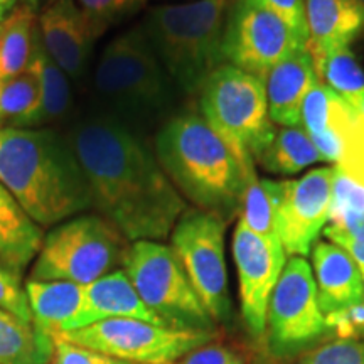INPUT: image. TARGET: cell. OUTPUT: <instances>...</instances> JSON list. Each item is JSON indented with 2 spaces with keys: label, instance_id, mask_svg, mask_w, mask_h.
<instances>
[{
  "label": "cell",
  "instance_id": "cell-1",
  "mask_svg": "<svg viewBox=\"0 0 364 364\" xmlns=\"http://www.w3.org/2000/svg\"><path fill=\"white\" fill-rule=\"evenodd\" d=\"M75 150L98 215L130 243L169 238L189 204L159 164L154 144L108 113L73 127Z\"/></svg>",
  "mask_w": 364,
  "mask_h": 364
},
{
  "label": "cell",
  "instance_id": "cell-2",
  "mask_svg": "<svg viewBox=\"0 0 364 364\" xmlns=\"http://www.w3.org/2000/svg\"><path fill=\"white\" fill-rule=\"evenodd\" d=\"M0 184L41 228L93 209L70 139L53 129H0Z\"/></svg>",
  "mask_w": 364,
  "mask_h": 364
},
{
  "label": "cell",
  "instance_id": "cell-3",
  "mask_svg": "<svg viewBox=\"0 0 364 364\" xmlns=\"http://www.w3.org/2000/svg\"><path fill=\"white\" fill-rule=\"evenodd\" d=\"M154 150L186 203L228 223L238 216L243 169L196 108L174 113L154 135Z\"/></svg>",
  "mask_w": 364,
  "mask_h": 364
},
{
  "label": "cell",
  "instance_id": "cell-4",
  "mask_svg": "<svg viewBox=\"0 0 364 364\" xmlns=\"http://www.w3.org/2000/svg\"><path fill=\"white\" fill-rule=\"evenodd\" d=\"M108 115L145 135L177 113L176 86L136 24L108 43L93 75Z\"/></svg>",
  "mask_w": 364,
  "mask_h": 364
},
{
  "label": "cell",
  "instance_id": "cell-5",
  "mask_svg": "<svg viewBox=\"0 0 364 364\" xmlns=\"http://www.w3.org/2000/svg\"><path fill=\"white\" fill-rule=\"evenodd\" d=\"M230 4L191 0L157 6L139 24L181 97L198 98L209 76L226 65L223 34Z\"/></svg>",
  "mask_w": 364,
  "mask_h": 364
},
{
  "label": "cell",
  "instance_id": "cell-6",
  "mask_svg": "<svg viewBox=\"0 0 364 364\" xmlns=\"http://www.w3.org/2000/svg\"><path fill=\"white\" fill-rule=\"evenodd\" d=\"M198 112L233 152L245 176L257 169L255 156L275 129L262 80L223 65L199 91Z\"/></svg>",
  "mask_w": 364,
  "mask_h": 364
},
{
  "label": "cell",
  "instance_id": "cell-7",
  "mask_svg": "<svg viewBox=\"0 0 364 364\" xmlns=\"http://www.w3.org/2000/svg\"><path fill=\"white\" fill-rule=\"evenodd\" d=\"M129 245L120 230L98 213L73 216L44 236L29 280L90 285L122 268Z\"/></svg>",
  "mask_w": 364,
  "mask_h": 364
},
{
  "label": "cell",
  "instance_id": "cell-8",
  "mask_svg": "<svg viewBox=\"0 0 364 364\" xmlns=\"http://www.w3.org/2000/svg\"><path fill=\"white\" fill-rule=\"evenodd\" d=\"M122 270L164 326L179 331L218 332V326L196 294L171 245L134 241L127 248Z\"/></svg>",
  "mask_w": 364,
  "mask_h": 364
},
{
  "label": "cell",
  "instance_id": "cell-9",
  "mask_svg": "<svg viewBox=\"0 0 364 364\" xmlns=\"http://www.w3.org/2000/svg\"><path fill=\"white\" fill-rule=\"evenodd\" d=\"M228 225L215 213L188 206L169 236L172 250L218 327L230 326L235 318L226 267Z\"/></svg>",
  "mask_w": 364,
  "mask_h": 364
},
{
  "label": "cell",
  "instance_id": "cell-10",
  "mask_svg": "<svg viewBox=\"0 0 364 364\" xmlns=\"http://www.w3.org/2000/svg\"><path fill=\"white\" fill-rule=\"evenodd\" d=\"M327 336L326 316L307 258L289 257L267 314L265 343L272 358H300Z\"/></svg>",
  "mask_w": 364,
  "mask_h": 364
},
{
  "label": "cell",
  "instance_id": "cell-11",
  "mask_svg": "<svg viewBox=\"0 0 364 364\" xmlns=\"http://www.w3.org/2000/svg\"><path fill=\"white\" fill-rule=\"evenodd\" d=\"M58 336L129 364H176L193 349L216 339L218 332L179 331L140 318H110Z\"/></svg>",
  "mask_w": 364,
  "mask_h": 364
},
{
  "label": "cell",
  "instance_id": "cell-12",
  "mask_svg": "<svg viewBox=\"0 0 364 364\" xmlns=\"http://www.w3.org/2000/svg\"><path fill=\"white\" fill-rule=\"evenodd\" d=\"M297 49H307L275 14L252 0H233L226 14L223 53L226 65L265 83L268 73Z\"/></svg>",
  "mask_w": 364,
  "mask_h": 364
},
{
  "label": "cell",
  "instance_id": "cell-13",
  "mask_svg": "<svg viewBox=\"0 0 364 364\" xmlns=\"http://www.w3.org/2000/svg\"><path fill=\"white\" fill-rule=\"evenodd\" d=\"M238 277L240 314L253 339H265L267 314L273 289L289 260L279 236H262L238 221L231 240Z\"/></svg>",
  "mask_w": 364,
  "mask_h": 364
},
{
  "label": "cell",
  "instance_id": "cell-14",
  "mask_svg": "<svg viewBox=\"0 0 364 364\" xmlns=\"http://www.w3.org/2000/svg\"><path fill=\"white\" fill-rule=\"evenodd\" d=\"M334 188V166L307 171L299 179L284 181L277 215V236L287 257L311 255L329 223Z\"/></svg>",
  "mask_w": 364,
  "mask_h": 364
},
{
  "label": "cell",
  "instance_id": "cell-15",
  "mask_svg": "<svg viewBox=\"0 0 364 364\" xmlns=\"http://www.w3.org/2000/svg\"><path fill=\"white\" fill-rule=\"evenodd\" d=\"M103 33L76 0H51L38 12V34L46 53L75 83L85 80L93 44Z\"/></svg>",
  "mask_w": 364,
  "mask_h": 364
},
{
  "label": "cell",
  "instance_id": "cell-16",
  "mask_svg": "<svg viewBox=\"0 0 364 364\" xmlns=\"http://www.w3.org/2000/svg\"><path fill=\"white\" fill-rule=\"evenodd\" d=\"M318 81L307 49H297L268 73L265 80L268 117L277 127H300L302 107Z\"/></svg>",
  "mask_w": 364,
  "mask_h": 364
},
{
  "label": "cell",
  "instance_id": "cell-17",
  "mask_svg": "<svg viewBox=\"0 0 364 364\" xmlns=\"http://www.w3.org/2000/svg\"><path fill=\"white\" fill-rule=\"evenodd\" d=\"M312 273L324 316L364 300V282L348 252L329 240H318L312 252Z\"/></svg>",
  "mask_w": 364,
  "mask_h": 364
},
{
  "label": "cell",
  "instance_id": "cell-18",
  "mask_svg": "<svg viewBox=\"0 0 364 364\" xmlns=\"http://www.w3.org/2000/svg\"><path fill=\"white\" fill-rule=\"evenodd\" d=\"M307 51L316 63L332 49L353 46L364 34L361 0H306Z\"/></svg>",
  "mask_w": 364,
  "mask_h": 364
},
{
  "label": "cell",
  "instance_id": "cell-19",
  "mask_svg": "<svg viewBox=\"0 0 364 364\" xmlns=\"http://www.w3.org/2000/svg\"><path fill=\"white\" fill-rule=\"evenodd\" d=\"M110 318H140L162 324L156 314L145 306L122 268L85 285L83 309L76 318L75 331Z\"/></svg>",
  "mask_w": 364,
  "mask_h": 364
},
{
  "label": "cell",
  "instance_id": "cell-20",
  "mask_svg": "<svg viewBox=\"0 0 364 364\" xmlns=\"http://www.w3.org/2000/svg\"><path fill=\"white\" fill-rule=\"evenodd\" d=\"M43 240L41 226L0 184V268L22 280L38 257Z\"/></svg>",
  "mask_w": 364,
  "mask_h": 364
},
{
  "label": "cell",
  "instance_id": "cell-21",
  "mask_svg": "<svg viewBox=\"0 0 364 364\" xmlns=\"http://www.w3.org/2000/svg\"><path fill=\"white\" fill-rule=\"evenodd\" d=\"M33 324L51 338L75 331L85 300V285L71 282H26Z\"/></svg>",
  "mask_w": 364,
  "mask_h": 364
},
{
  "label": "cell",
  "instance_id": "cell-22",
  "mask_svg": "<svg viewBox=\"0 0 364 364\" xmlns=\"http://www.w3.org/2000/svg\"><path fill=\"white\" fill-rule=\"evenodd\" d=\"M27 68L36 75L41 90L39 110L27 129H44V127L65 120L73 108L71 80L46 53L38 34V24H36L33 54H31Z\"/></svg>",
  "mask_w": 364,
  "mask_h": 364
},
{
  "label": "cell",
  "instance_id": "cell-23",
  "mask_svg": "<svg viewBox=\"0 0 364 364\" xmlns=\"http://www.w3.org/2000/svg\"><path fill=\"white\" fill-rule=\"evenodd\" d=\"M322 161L302 127H277L255 156V166L275 176H297Z\"/></svg>",
  "mask_w": 364,
  "mask_h": 364
},
{
  "label": "cell",
  "instance_id": "cell-24",
  "mask_svg": "<svg viewBox=\"0 0 364 364\" xmlns=\"http://www.w3.org/2000/svg\"><path fill=\"white\" fill-rule=\"evenodd\" d=\"M38 12L21 2L0 22V83L16 78L29 66Z\"/></svg>",
  "mask_w": 364,
  "mask_h": 364
},
{
  "label": "cell",
  "instance_id": "cell-25",
  "mask_svg": "<svg viewBox=\"0 0 364 364\" xmlns=\"http://www.w3.org/2000/svg\"><path fill=\"white\" fill-rule=\"evenodd\" d=\"M53 349L51 336L0 309V364H49Z\"/></svg>",
  "mask_w": 364,
  "mask_h": 364
},
{
  "label": "cell",
  "instance_id": "cell-26",
  "mask_svg": "<svg viewBox=\"0 0 364 364\" xmlns=\"http://www.w3.org/2000/svg\"><path fill=\"white\" fill-rule=\"evenodd\" d=\"M284 194V181L260 177L255 169L245 176L238 221L253 233L277 236V215Z\"/></svg>",
  "mask_w": 364,
  "mask_h": 364
},
{
  "label": "cell",
  "instance_id": "cell-27",
  "mask_svg": "<svg viewBox=\"0 0 364 364\" xmlns=\"http://www.w3.org/2000/svg\"><path fill=\"white\" fill-rule=\"evenodd\" d=\"M314 68L321 83L329 86L349 107L359 112L364 103V68L353 46L332 49L314 63Z\"/></svg>",
  "mask_w": 364,
  "mask_h": 364
},
{
  "label": "cell",
  "instance_id": "cell-28",
  "mask_svg": "<svg viewBox=\"0 0 364 364\" xmlns=\"http://www.w3.org/2000/svg\"><path fill=\"white\" fill-rule=\"evenodd\" d=\"M38 78L27 68L16 78L0 83V129H27L39 110Z\"/></svg>",
  "mask_w": 364,
  "mask_h": 364
},
{
  "label": "cell",
  "instance_id": "cell-29",
  "mask_svg": "<svg viewBox=\"0 0 364 364\" xmlns=\"http://www.w3.org/2000/svg\"><path fill=\"white\" fill-rule=\"evenodd\" d=\"M300 364H364V341L331 339L300 356Z\"/></svg>",
  "mask_w": 364,
  "mask_h": 364
},
{
  "label": "cell",
  "instance_id": "cell-30",
  "mask_svg": "<svg viewBox=\"0 0 364 364\" xmlns=\"http://www.w3.org/2000/svg\"><path fill=\"white\" fill-rule=\"evenodd\" d=\"M76 2L91 19L107 31L115 22L134 16L145 6L147 0H76Z\"/></svg>",
  "mask_w": 364,
  "mask_h": 364
},
{
  "label": "cell",
  "instance_id": "cell-31",
  "mask_svg": "<svg viewBox=\"0 0 364 364\" xmlns=\"http://www.w3.org/2000/svg\"><path fill=\"white\" fill-rule=\"evenodd\" d=\"M176 364H248V356L238 346L213 339L182 356Z\"/></svg>",
  "mask_w": 364,
  "mask_h": 364
},
{
  "label": "cell",
  "instance_id": "cell-32",
  "mask_svg": "<svg viewBox=\"0 0 364 364\" xmlns=\"http://www.w3.org/2000/svg\"><path fill=\"white\" fill-rule=\"evenodd\" d=\"M53 339L54 349L49 364H129L86 346L73 343L63 336H54Z\"/></svg>",
  "mask_w": 364,
  "mask_h": 364
},
{
  "label": "cell",
  "instance_id": "cell-33",
  "mask_svg": "<svg viewBox=\"0 0 364 364\" xmlns=\"http://www.w3.org/2000/svg\"><path fill=\"white\" fill-rule=\"evenodd\" d=\"M327 334L334 339L364 341V300L326 316Z\"/></svg>",
  "mask_w": 364,
  "mask_h": 364
},
{
  "label": "cell",
  "instance_id": "cell-34",
  "mask_svg": "<svg viewBox=\"0 0 364 364\" xmlns=\"http://www.w3.org/2000/svg\"><path fill=\"white\" fill-rule=\"evenodd\" d=\"M267 11L275 14L289 26L304 48H307V24H306V0H252Z\"/></svg>",
  "mask_w": 364,
  "mask_h": 364
},
{
  "label": "cell",
  "instance_id": "cell-35",
  "mask_svg": "<svg viewBox=\"0 0 364 364\" xmlns=\"http://www.w3.org/2000/svg\"><path fill=\"white\" fill-rule=\"evenodd\" d=\"M0 309L21 317L22 321L33 322L26 285L22 284L21 279L14 277L4 268H0Z\"/></svg>",
  "mask_w": 364,
  "mask_h": 364
},
{
  "label": "cell",
  "instance_id": "cell-36",
  "mask_svg": "<svg viewBox=\"0 0 364 364\" xmlns=\"http://www.w3.org/2000/svg\"><path fill=\"white\" fill-rule=\"evenodd\" d=\"M332 243H336L338 247L348 252L349 257L353 258V262L356 263L359 273H361V279L364 282V238L363 240H354V238H332L329 240Z\"/></svg>",
  "mask_w": 364,
  "mask_h": 364
},
{
  "label": "cell",
  "instance_id": "cell-37",
  "mask_svg": "<svg viewBox=\"0 0 364 364\" xmlns=\"http://www.w3.org/2000/svg\"><path fill=\"white\" fill-rule=\"evenodd\" d=\"M17 4H19V0H0V12L7 16V14L17 6Z\"/></svg>",
  "mask_w": 364,
  "mask_h": 364
},
{
  "label": "cell",
  "instance_id": "cell-38",
  "mask_svg": "<svg viewBox=\"0 0 364 364\" xmlns=\"http://www.w3.org/2000/svg\"><path fill=\"white\" fill-rule=\"evenodd\" d=\"M22 2L27 4L31 9H34L36 12H39V9H43L46 4L51 2V0H22Z\"/></svg>",
  "mask_w": 364,
  "mask_h": 364
},
{
  "label": "cell",
  "instance_id": "cell-39",
  "mask_svg": "<svg viewBox=\"0 0 364 364\" xmlns=\"http://www.w3.org/2000/svg\"><path fill=\"white\" fill-rule=\"evenodd\" d=\"M359 115H361L364 118V103L361 105V108H359Z\"/></svg>",
  "mask_w": 364,
  "mask_h": 364
},
{
  "label": "cell",
  "instance_id": "cell-40",
  "mask_svg": "<svg viewBox=\"0 0 364 364\" xmlns=\"http://www.w3.org/2000/svg\"><path fill=\"white\" fill-rule=\"evenodd\" d=\"M4 19H6V14H2V12H0V22H2Z\"/></svg>",
  "mask_w": 364,
  "mask_h": 364
},
{
  "label": "cell",
  "instance_id": "cell-41",
  "mask_svg": "<svg viewBox=\"0 0 364 364\" xmlns=\"http://www.w3.org/2000/svg\"><path fill=\"white\" fill-rule=\"evenodd\" d=\"M226 2H233V0H226Z\"/></svg>",
  "mask_w": 364,
  "mask_h": 364
},
{
  "label": "cell",
  "instance_id": "cell-42",
  "mask_svg": "<svg viewBox=\"0 0 364 364\" xmlns=\"http://www.w3.org/2000/svg\"><path fill=\"white\" fill-rule=\"evenodd\" d=\"M186 2H191V0H186Z\"/></svg>",
  "mask_w": 364,
  "mask_h": 364
},
{
  "label": "cell",
  "instance_id": "cell-43",
  "mask_svg": "<svg viewBox=\"0 0 364 364\" xmlns=\"http://www.w3.org/2000/svg\"><path fill=\"white\" fill-rule=\"evenodd\" d=\"M361 2H363V4H364V0H361Z\"/></svg>",
  "mask_w": 364,
  "mask_h": 364
}]
</instances>
